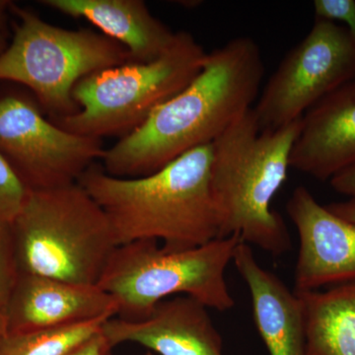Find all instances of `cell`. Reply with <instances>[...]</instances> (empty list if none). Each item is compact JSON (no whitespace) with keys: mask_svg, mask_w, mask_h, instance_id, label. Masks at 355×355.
<instances>
[{"mask_svg":"<svg viewBox=\"0 0 355 355\" xmlns=\"http://www.w3.org/2000/svg\"><path fill=\"white\" fill-rule=\"evenodd\" d=\"M233 263L249 288L257 330L270 355H307L304 308L296 292L254 258L241 242Z\"/></svg>","mask_w":355,"mask_h":355,"instance_id":"5bb4252c","label":"cell"},{"mask_svg":"<svg viewBox=\"0 0 355 355\" xmlns=\"http://www.w3.org/2000/svg\"><path fill=\"white\" fill-rule=\"evenodd\" d=\"M101 331L112 349L130 343L155 355H224L209 308L190 296L165 299L140 321L111 318Z\"/></svg>","mask_w":355,"mask_h":355,"instance_id":"8fae6325","label":"cell"},{"mask_svg":"<svg viewBox=\"0 0 355 355\" xmlns=\"http://www.w3.org/2000/svg\"><path fill=\"white\" fill-rule=\"evenodd\" d=\"M286 212L299 238L294 291L355 282V223L319 203L304 186H298Z\"/></svg>","mask_w":355,"mask_h":355,"instance_id":"30bf717a","label":"cell"},{"mask_svg":"<svg viewBox=\"0 0 355 355\" xmlns=\"http://www.w3.org/2000/svg\"><path fill=\"white\" fill-rule=\"evenodd\" d=\"M108 320H95L48 330L6 334L0 338V355H67L100 333Z\"/></svg>","mask_w":355,"mask_h":355,"instance_id":"e0dca14e","label":"cell"},{"mask_svg":"<svg viewBox=\"0 0 355 355\" xmlns=\"http://www.w3.org/2000/svg\"><path fill=\"white\" fill-rule=\"evenodd\" d=\"M211 159L212 144L198 147L139 178L111 176L94 163L77 183L104 210L119 246L154 240L166 250H188L219 237Z\"/></svg>","mask_w":355,"mask_h":355,"instance_id":"7a4b0ae2","label":"cell"},{"mask_svg":"<svg viewBox=\"0 0 355 355\" xmlns=\"http://www.w3.org/2000/svg\"><path fill=\"white\" fill-rule=\"evenodd\" d=\"M239 236L216 238L188 250H166L154 240L120 245L97 286L116 300L118 318L140 321L165 299L186 295L209 309L226 312L235 305L225 279Z\"/></svg>","mask_w":355,"mask_h":355,"instance_id":"5b68a950","label":"cell"},{"mask_svg":"<svg viewBox=\"0 0 355 355\" xmlns=\"http://www.w3.org/2000/svg\"><path fill=\"white\" fill-rule=\"evenodd\" d=\"M263 74L258 44L246 36L230 40L207 53L202 71L186 88L106 149L102 167L116 178L144 177L214 144L253 108Z\"/></svg>","mask_w":355,"mask_h":355,"instance_id":"6da1fadb","label":"cell"},{"mask_svg":"<svg viewBox=\"0 0 355 355\" xmlns=\"http://www.w3.org/2000/svg\"><path fill=\"white\" fill-rule=\"evenodd\" d=\"M14 2L9 0H0V55L6 51L10 42L11 7Z\"/></svg>","mask_w":355,"mask_h":355,"instance_id":"603a6c76","label":"cell"},{"mask_svg":"<svg viewBox=\"0 0 355 355\" xmlns=\"http://www.w3.org/2000/svg\"><path fill=\"white\" fill-rule=\"evenodd\" d=\"M355 164V79L336 89L301 119L291 168L330 181Z\"/></svg>","mask_w":355,"mask_h":355,"instance_id":"4fadbf2b","label":"cell"},{"mask_svg":"<svg viewBox=\"0 0 355 355\" xmlns=\"http://www.w3.org/2000/svg\"><path fill=\"white\" fill-rule=\"evenodd\" d=\"M20 273L97 286L119 246L111 222L78 183L29 191L10 224Z\"/></svg>","mask_w":355,"mask_h":355,"instance_id":"277c9868","label":"cell"},{"mask_svg":"<svg viewBox=\"0 0 355 355\" xmlns=\"http://www.w3.org/2000/svg\"><path fill=\"white\" fill-rule=\"evenodd\" d=\"M315 18L343 23L355 40L354 0H315Z\"/></svg>","mask_w":355,"mask_h":355,"instance_id":"ffe728a7","label":"cell"},{"mask_svg":"<svg viewBox=\"0 0 355 355\" xmlns=\"http://www.w3.org/2000/svg\"><path fill=\"white\" fill-rule=\"evenodd\" d=\"M207 53L191 33L176 32L167 51L148 62H128L91 74L73 89L78 111L53 123L76 135L125 137L202 71Z\"/></svg>","mask_w":355,"mask_h":355,"instance_id":"52a82bcc","label":"cell"},{"mask_svg":"<svg viewBox=\"0 0 355 355\" xmlns=\"http://www.w3.org/2000/svg\"><path fill=\"white\" fill-rule=\"evenodd\" d=\"M40 3L88 21L125 46L132 62L156 60L169 49L176 35L154 17L142 0H41Z\"/></svg>","mask_w":355,"mask_h":355,"instance_id":"9a60e30c","label":"cell"},{"mask_svg":"<svg viewBox=\"0 0 355 355\" xmlns=\"http://www.w3.org/2000/svg\"><path fill=\"white\" fill-rule=\"evenodd\" d=\"M355 79V40L347 28L315 18L310 32L284 57L254 106L261 130L289 125Z\"/></svg>","mask_w":355,"mask_h":355,"instance_id":"9c48e42d","label":"cell"},{"mask_svg":"<svg viewBox=\"0 0 355 355\" xmlns=\"http://www.w3.org/2000/svg\"><path fill=\"white\" fill-rule=\"evenodd\" d=\"M296 293L304 308L307 355H355V282Z\"/></svg>","mask_w":355,"mask_h":355,"instance_id":"2e32d148","label":"cell"},{"mask_svg":"<svg viewBox=\"0 0 355 355\" xmlns=\"http://www.w3.org/2000/svg\"><path fill=\"white\" fill-rule=\"evenodd\" d=\"M331 212L336 216L355 223V202L352 200L343 202H333L327 205Z\"/></svg>","mask_w":355,"mask_h":355,"instance_id":"cb8c5ba5","label":"cell"},{"mask_svg":"<svg viewBox=\"0 0 355 355\" xmlns=\"http://www.w3.org/2000/svg\"><path fill=\"white\" fill-rule=\"evenodd\" d=\"M11 15L12 35L0 55V83L29 91L51 121L78 111L72 93L79 81L132 62L125 46L102 33L50 24L15 3Z\"/></svg>","mask_w":355,"mask_h":355,"instance_id":"8992f818","label":"cell"},{"mask_svg":"<svg viewBox=\"0 0 355 355\" xmlns=\"http://www.w3.org/2000/svg\"><path fill=\"white\" fill-rule=\"evenodd\" d=\"M105 151L102 139L67 132L51 121L25 88L0 83V154L28 190L76 183Z\"/></svg>","mask_w":355,"mask_h":355,"instance_id":"ba28073f","label":"cell"},{"mask_svg":"<svg viewBox=\"0 0 355 355\" xmlns=\"http://www.w3.org/2000/svg\"><path fill=\"white\" fill-rule=\"evenodd\" d=\"M112 349L102 331H100L67 355H113Z\"/></svg>","mask_w":355,"mask_h":355,"instance_id":"7402d4cb","label":"cell"},{"mask_svg":"<svg viewBox=\"0 0 355 355\" xmlns=\"http://www.w3.org/2000/svg\"><path fill=\"white\" fill-rule=\"evenodd\" d=\"M29 190L0 154V224H10L19 214Z\"/></svg>","mask_w":355,"mask_h":355,"instance_id":"d6986e66","label":"cell"},{"mask_svg":"<svg viewBox=\"0 0 355 355\" xmlns=\"http://www.w3.org/2000/svg\"><path fill=\"white\" fill-rule=\"evenodd\" d=\"M9 224H0V338L6 334L9 301L19 277Z\"/></svg>","mask_w":355,"mask_h":355,"instance_id":"ac0fdd59","label":"cell"},{"mask_svg":"<svg viewBox=\"0 0 355 355\" xmlns=\"http://www.w3.org/2000/svg\"><path fill=\"white\" fill-rule=\"evenodd\" d=\"M144 355H155V354H151V352H146V354H144Z\"/></svg>","mask_w":355,"mask_h":355,"instance_id":"d4e9b609","label":"cell"},{"mask_svg":"<svg viewBox=\"0 0 355 355\" xmlns=\"http://www.w3.org/2000/svg\"><path fill=\"white\" fill-rule=\"evenodd\" d=\"M118 315L116 300L98 286L19 273L6 314V334L48 330Z\"/></svg>","mask_w":355,"mask_h":355,"instance_id":"7c38bea8","label":"cell"},{"mask_svg":"<svg viewBox=\"0 0 355 355\" xmlns=\"http://www.w3.org/2000/svg\"><path fill=\"white\" fill-rule=\"evenodd\" d=\"M330 183L334 190L355 202V164L331 178Z\"/></svg>","mask_w":355,"mask_h":355,"instance_id":"44dd1931","label":"cell"},{"mask_svg":"<svg viewBox=\"0 0 355 355\" xmlns=\"http://www.w3.org/2000/svg\"><path fill=\"white\" fill-rule=\"evenodd\" d=\"M301 119L261 130L252 108L212 144L210 182L218 212V238L239 236L275 257L291 250L288 228L272 202L286 183Z\"/></svg>","mask_w":355,"mask_h":355,"instance_id":"3957f363","label":"cell"}]
</instances>
